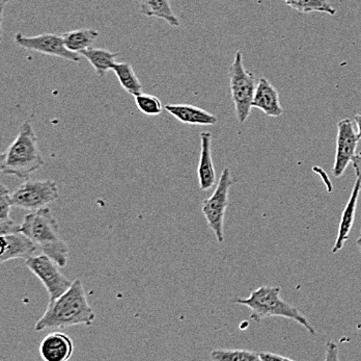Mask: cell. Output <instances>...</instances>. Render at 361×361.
<instances>
[{"mask_svg":"<svg viewBox=\"0 0 361 361\" xmlns=\"http://www.w3.org/2000/svg\"><path fill=\"white\" fill-rule=\"evenodd\" d=\"M94 319L96 314L89 304L85 286L80 279H76L65 294L49 301L45 312L35 326V330L39 332L65 329L78 325L90 327L94 324Z\"/></svg>","mask_w":361,"mask_h":361,"instance_id":"6da1fadb","label":"cell"},{"mask_svg":"<svg viewBox=\"0 0 361 361\" xmlns=\"http://www.w3.org/2000/svg\"><path fill=\"white\" fill-rule=\"evenodd\" d=\"M44 164L36 131L30 121L24 122L14 142L0 156V169L6 175L26 180Z\"/></svg>","mask_w":361,"mask_h":361,"instance_id":"7a4b0ae2","label":"cell"},{"mask_svg":"<svg viewBox=\"0 0 361 361\" xmlns=\"http://www.w3.org/2000/svg\"><path fill=\"white\" fill-rule=\"evenodd\" d=\"M20 231L39 246V251L54 259L61 268L67 266L69 247L61 239L59 224L49 208L32 211L24 217Z\"/></svg>","mask_w":361,"mask_h":361,"instance_id":"3957f363","label":"cell"},{"mask_svg":"<svg viewBox=\"0 0 361 361\" xmlns=\"http://www.w3.org/2000/svg\"><path fill=\"white\" fill-rule=\"evenodd\" d=\"M279 286H259L250 292L245 299L238 298L233 301L235 304L244 305L250 309V319L259 323L264 319L272 316L289 319L302 326L312 336H317L316 328L310 323L300 310L281 299Z\"/></svg>","mask_w":361,"mask_h":361,"instance_id":"277c9868","label":"cell"},{"mask_svg":"<svg viewBox=\"0 0 361 361\" xmlns=\"http://www.w3.org/2000/svg\"><path fill=\"white\" fill-rule=\"evenodd\" d=\"M231 94L235 105L238 122L243 124L250 117L252 109L253 97L257 90V78L248 71L243 64L241 52H237L234 61L228 69Z\"/></svg>","mask_w":361,"mask_h":361,"instance_id":"5b68a950","label":"cell"},{"mask_svg":"<svg viewBox=\"0 0 361 361\" xmlns=\"http://www.w3.org/2000/svg\"><path fill=\"white\" fill-rule=\"evenodd\" d=\"M235 184L230 168H224L221 172L216 189L211 197L202 201V213L208 223L209 227L214 233L218 243L224 241V217L228 206V195L231 187Z\"/></svg>","mask_w":361,"mask_h":361,"instance_id":"8992f818","label":"cell"},{"mask_svg":"<svg viewBox=\"0 0 361 361\" xmlns=\"http://www.w3.org/2000/svg\"><path fill=\"white\" fill-rule=\"evenodd\" d=\"M59 198V186L51 179H26L11 193L13 206L28 211L48 208Z\"/></svg>","mask_w":361,"mask_h":361,"instance_id":"52a82bcc","label":"cell"},{"mask_svg":"<svg viewBox=\"0 0 361 361\" xmlns=\"http://www.w3.org/2000/svg\"><path fill=\"white\" fill-rule=\"evenodd\" d=\"M24 265L45 286L49 295V301L59 298L72 285L73 281L68 279L59 270L61 266L44 253L26 259Z\"/></svg>","mask_w":361,"mask_h":361,"instance_id":"ba28073f","label":"cell"},{"mask_svg":"<svg viewBox=\"0 0 361 361\" xmlns=\"http://www.w3.org/2000/svg\"><path fill=\"white\" fill-rule=\"evenodd\" d=\"M15 43L24 49L39 52L47 56L61 57L78 63L80 56L66 47L63 36L55 34H43L35 37H26L21 32L15 35Z\"/></svg>","mask_w":361,"mask_h":361,"instance_id":"9c48e42d","label":"cell"},{"mask_svg":"<svg viewBox=\"0 0 361 361\" xmlns=\"http://www.w3.org/2000/svg\"><path fill=\"white\" fill-rule=\"evenodd\" d=\"M358 141L360 138L354 129L353 122L350 119L338 121L336 158L332 169L336 178L342 177L345 169L356 155Z\"/></svg>","mask_w":361,"mask_h":361,"instance_id":"30bf717a","label":"cell"},{"mask_svg":"<svg viewBox=\"0 0 361 361\" xmlns=\"http://www.w3.org/2000/svg\"><path fill=\"white\" fill-rule=\"evenodd\" d=\"M39 251V246L21 231L1 235V263L16 259H28L37 255Z\"/></svg>","mask_w":361,"mask_h":361,"instance_id":"8fae6325","label":"cell"},{"mask_svg":"<svg viewBox=\"0 0 361 361\" xmlns=\"http://www.w3.org/2000/svg\"><path fill=\"white\" fill-rule=\"evenodd\" d=\"M200 190L209 191L216 184V171L212 158V134H200V156L197 167Z\"/></svg>","mask_w":361,"mask_h":361,"instance_id":"7c38bea8","label":"cell"},{"mask_svg":"<svg viewBox=\"0 0 361 361\" xmlns=\"http://www.w3.org/2000/svg\"><path fill=\"white\" fill-rule=\"evenodd\" d=\"M74 353L72 338L63 332L48 334L39 345V355L45 361H67Z\"/></svg>","mask_w":361,"mask_h":361,"instance_id":"4fadbf2b","label":"cell"},{"mask_svg":"<svg viewBox=\"0 0 361 361\" xmlns=\"http://www.w3.org/2000/svg\"><path fill=\"white\" fill-rule=\"evenodd\" d=\"M252 107L259 109L264 114L274 118L281 116L283 113L276 88L265 77L259 78L257 83V90L253 97Z\"/></svg>","mask_w":361,"mask_h":361,"instance_id":"5bb4252c","label":"cell"},{"mask_svg":"<svg viewBox=\"0 0 361 361\" xmlns=\"http://www.w3.org/2000/svg\"><path fill=\"white\" fill-rule=\"evenodd\" d=\"M360 182L356 178L351 196H350V199L348 200L347 206L343 208L342 218H341L338 235H336V241L331 250L334 254L340 252L343 248V246L345 245V243H347L348 239H349L350 233H351L352 227H353L354 221H355L356 208H357V202L358 198H360Z\"/></svg>","mask_w":361,"mask_h":361,"instance_id":"9a60e30c","label":"cell"},{"mask_svg":"<svg viewBox=\"0 0 361 361\" xmlns=\"http://www.w3.org/2000/svg\"><path fill=\"white\" fill-rule=\"evenodd\" d=\"M166 112L180 122L189 125H215L217 118L213 114L190 105H169Z\"/></svg>","mask_w":361,"mask_h":361,"instance_id":"2e32d148","label":"cell"},{"mask_svg":"<svg viewBox=\"0 0 361 361\" xmlns=\"http://www.w3.org/2000/svg\"><path fill=\"white\" fill-rule=\"evenodd\" d=\"M140 13L147 17L165 20L171 28H179L180 20L171 8V0H140Z\"/></svg>","mask_w":361,"mask_h":361,"instance_id":"e0dca14e","label":"cell"},{"mask_svg":"<svg viewBox=\"0 0 361 361\" xmlns=\"http://www.w3.org/2000/svg\"><path fill=\"white\" fill-rule=\"evenodd\" d=\"M80 54H82L89 61V63L92 66L94 71H96L97 76L100 77V78L105 77L107 72L110 71V70H114V66L116 64V57L120 56L116 52L92 47L85 50Z\"/></svg>","mask_w":361,"mask_h":361,"instance_id":"ac0fdd59","label":"cell"},{"mask_svg":"<svg viewBox=\"0 0 361 361\" xmlns=\"http://www.w3.org/2000/svg\"><path fill=\"white\" fill-rule=\"evenodd\" d=\"M100 36V32L94 28H80L63 35L66 47L73 52L81 54L94 45V41Z\"/></svg>","mask_w":361,"mask_h":361,"instance_id":"d6986e66","label":"cell"},{"mask_svg":"<svg viewBox=\"0 0 361 361\" xmlns=\"http://www.w3.org/2000/svg\"><path fill=\"white\" fill-rule=\"evenodd\" d=\"M112 71L118 77L123 89L127 93H129L130 95L136 96L142 93V83H140V79L136 76L131 64L127 63V61L116 63Z\"/></svg>","mask_w":361,"mask_h":361,"instance_id":"ffe728a7","label":"cell"},{"mask_svg":"<svg viewBox=\"0 0 361 361\" xmlns=\"http://www.w3.org/2000/svg\"><path fill=\"white\" fill-rule=\"evenodd\" d=\"M13 203L11 193L4 184L0 186V235L18 232L21 225H18L11 218V208Z\"/></svg>","mask_w":361,"mask_h":361,"instance_id":"44dd1931","label":"cell"},{"mask_svg":"<svg viewBox=\"0 0 361 361\" xmlns=\"http://www.w3.org/2000/svg\"><path fill=\"white\" fill-rule=\"evenodd\" d=\"M286 4L299 13H325L334 16L336 10L328 0H285Z\"/></svg>","mask_w":361,"mask_h":361,"instance_id":"7402d4cb","label":"cell"},{"mask_svg":"<svg viewBox=\"0 0 361 361\" xmlns=\"http://www.w3.org/2000/svg\"><path fill=\"white\" fill-rule=\"evenodd\" d=\"M213 361H259V353L243 349H216L211 352Z\"/></svg>","mask_w":361,"mask_h":361,"instance_id":"603a6c76","label":"cell"},{"mask_svg":"<svg viewBox=\"0 0 361 361\" xmlns=\"http://www.w3.org/2000/svg\"><path fill=\"white\" fill-rule=\"evenodd\" d=\"M138 110L147 116H158L162 113L163 105L160 99L149 94L140 93L134 96Z\"/></svg>","mask_w":361,"mask_h":361,"instance_id":"cb8c5ba5","label":"cell"},{"mask_svg":"<svg viewBox=\"0 0 361 361\" xmlns=\"http://www.w3.org/2000/svg\"><path fill=\"white\" fill-rule=\"evenodd\" d=\"M259 361H285L292 360L289 357H285L283 355H279V354L270 353V352H259Z\"/></svg>","mask_w":361,"mask_h":361,"instance_id":"d4e9b609","label":"cell"},{"mask_svg":"<svg viewBox=\"0 0 361 361\" xmlns=\"http://www.w3.org/2000/svg\"><path fill=\"white\" fill-rule=\"evenodd\" d=\"M352 165H353L354 170H355L356 178L360 182L361 184V153L356 154L352 160Z\"/></svg>","mask_w":361,"mask_h":361,"instance_id":"484cf974","label":"cell"},{"mask_svg":"<svg viewBox=\"0 0 361 361\" xmlns=\"http://www.w3.org/2000/svg\"><path fill=\"white\" fill-rule=\"evenodd\" d=\"M354 120H355L356 125H357L358 138H361V112L354 116Z\"/></svg>","mask_w":361,"mask_h":361,"instance_id":"4316f807","label":"cell"},{"mask_svg":"<svg viewBox=\"0 0 361 361\" xmlns=\"http://www.w3.org/2000/svg\"><path fill=\"white\" fill-rule=\"evenodd\" d=\"M356 244H357V247L360 248L361 252V231L360 237H358L357 241H356Z\"/></svg>","mask_w":361,"mask_h":361,"instance_id":"83f0119b","label":"cell"},{"mask_svg":"<svg viewBox=\"0 0 361 361\" xmlns=\"http://www.w3.org/2000/svg\"><path fill=\"white\" fill-rule=\"evenodd\" d=\"M0 1H1V10L4 11V4L8 2V0H0Z\"/></svg>","mask_w":361,"mask_h":361,"instance_id":"f1b7e54d","label":"cell"}]
</instances>
